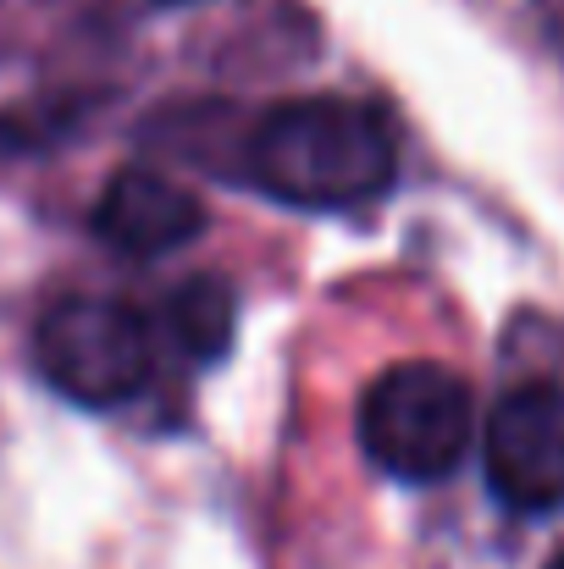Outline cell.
I'll list each match as a JSON object with an SVG mask.
<instances>
[{
	"instance_id": "1",
	"label": "cell",
	"mask_w": 564,
	"mask_h": 569,
	"mask_svg": "<svg viewBox=\"0 0 564 569\" xmlns=\"http://www.w3.org/2000/svg\"><path fill=\"white\" fill-rule=\"evenodd\" d=\"M398 139L349 94L283 100L249 133V183L294 210H355L393 189Z\"/></svg>"
},
{
	"instance_id": "2",
	"label": "cell",
	"mask_w": 564,
	"mask_h": 569,
	"mask_svg": "<svg viewBox=\"0 0 564 569\" xmlns=\"http://www.w3.org/2000/svg\"><path fill=\"white\" fill-rule=\"evenodd\" d=\"M476 437L471 387L437 360L387 366L360 398V448L393 481H443Z\"/></svg>"
},
{
	"instance_id": "3",
	"label": "cell",
	"mask_w": 564,
	"mask_h": 569,
	"mask_svg": "<svg viewBox=\"0 0 564 569\" xmlns=\"http://www.w3.org/2000/svg\"><path fill=\"white\" fill-rule=\"evenodd\" d=\"M39 377L78 409H122L156 377L150 321L106 293H67L33 327Z\"/></svg>"
},
{
	"instance_id": "4",
	"label": "cell",
	"mask_w": 564,
	"mask_h": 569,
	"mask_svg": "<svg viewBox=\"0 0 564 569\" xmlns=\"http://www.w3.org/2000/svg\"><path fill=\"white\" fill-rule=\"evenodd\" d=\"M482 470L504 509L554 515L564 509V387H509L482 426Z\"/></svg>"
},
{
	"instance_id": "5",
	"label": "cell",
	"mask_w": 564,
	"mask_h": 569,
	"mask_svg": "<svg viewBox=\"0 0 564 569\" xmlns=\"http://www.w3.org/2000/svg\"><path fill=\"white\" fill-rule=\"evenodd\" d=\"M89 227L122 260H161V254H172V249L199 238L205 204L156 167H122L100 189Z\"/></svg>"
},
{
	"instance_id": "6",
	"label": "cell",
	"mask_w": 564,
	"mask_h": 569,
	"mask_svg": "<svg viewBox=\"0 0 564 569\" xmlns=\"http://www.w3.org/2000/svg\"><path fill=\"white\" fill-rule=\"evenodd\" d=\"M167 327L194 360H216L232 338V293L221 282H184L167 299Z\"/></svg>"
},
{
	"instance_id": "7",
	"label": "cell",
	"mask_w": 564,
	"mask_h": 569,
	"mask_svg": "<svg viewBox=\"0 0 564 569\" xmlns=\"http://www.w3.org/2000/svg\"><path fill=\"white\" fill-rule=\"evenodd\" d=\"M548 569H564V553H560V559H554V565H548Z\"/></svg>"
},
{
	"instance_id": "8",
	"label": "cell",
	"mask_w": 564,
	"mask_h": 569,
	"mask_svg": "<svg viewBox=\"0 0 564 569\" xmlns=\"http://www.w3.org/2000/svg\"><path fill=\"white\" fill-rule=\"evenodd\" d=\"M167 6H184V0H167Z\"/></svg>"
}]
</instances>
